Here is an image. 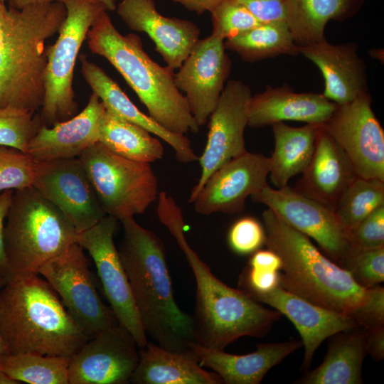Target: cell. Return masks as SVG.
<instances>
[{"instance_id": "6da1fadb", "label": "cell", "mask_w": 384, "mask_h": 384, "mask_svg": "<svg viewBox=\"0 0 384 384\" xmlns=\"http://www.w3.org/2000/svg\"><path fill=\"white\" fill-rule=\"evenodd\" d=\"M121 223L118 252L146 336L170 351L190 350L196 343L193 319L175 300L162 240L134 218Z\"/></svg>"}, {"instance_id": "7a4b0ae2", "label": "cell", "mask_w": 384, "mask_h": 384, "mask_svg": "<svg viewBox=\"0 0 384 384\" xmlns=\"http://www.w3.org/2000/svg\"><path fill=\"white\" fill-rule=\"evenodd\" d=\"M67 15L56 0H39L22 9L0 1V107L36 112L44 97L45 42Z\"/></svg>"}, {"instance_id": "3957f363", "label": "cell", "mask_w": 384, "mask_h": 384, "mask_svg": "<svg viewBox=\"0 0 384 384\" xmlns=\"http://www.w3.org/2000/svg\"><path fill=\"white\" fill-rule=\"evenodd\" d=\"M0 332L11 353L72 357L90 338L38 274L11 278L1 289Z\"/></svg>"}, {"instance_id": "277c9868", "label": "cell", "mask_w": 384, "mask_h": 384, "mask_svg": "<svg viewBox=\"0 0 384 384\" xmlns=\"http://www.w3.org/2000/svg\"><path fill=\"white\" fill-rule=\"evenodd\" d=\"M86 38L90 51L105 58L121 74L156 123L178 134L199 132L185 96L175 84L174 70L154 62L139 36L122 35L104 10Z\"/></svg>"}, {"instance_id": "5b68a950", "label": "cell", "mask_w": 384, "mask_h": 384, "mask_svg": "<svg viewBox=\"0 0 384 384\" xmlns=\"http://www.w3.org/2000/svg\"><path fill=\"white\" fill-rule=\"evenodd\" d=\"M262 218L265 245L282 260L279 285L316 305L351 316L365 299L367 289L272 210H264Z\"/></svg>"}, {"instance_id": "8992f818", "label": "cell", "mask_w": 384, "mask_h": 384, "mask_svg": "<svg viewBox=\"0 0 384 384\" xmlns=\"http://www.w3.org/2000/svg\"><path fill=\"white\" fill-rule=\"evenodd\" d=\"M176 241L196 282L192 316L196 344L222 351L240 337L267 335L282 314L265 308L240 289L232 288L217 278L189 246L185 236Z\"/></svg>"}, {"instance_id": "52a82bcc", "label": "cell", "mask_w": 384, "mask_h": 384, "mask_svg": "<svg viewBox=\"0 0 384 384\" xmlns=\"http://www.w3.org/2000/svg\"><path fill=\"white\" fill-rule=\"evenodd\" d=\"M6 219L7 280L39 274L43 266L77 242L78 233L70 220L33 186L14 191Z\"/></svg>"}, {"instance_id": "ba28073f", "label": "cell", "mask_w": 384, "mask_h": 384, "mask_svg": "<svg viewBox=\"0 0 384 384\" xmlns=\"http://www.w3.org/2000/svg\"><path fill=\"white\" fill-rule=\"evenodd\" d=\"M67 15L53 45L46 46L44 97L40 112L43 124L52 127L77 114L73 73L79 50L92 24L105 9L95 0H56ZM106 11V10H105Z\"/></svg>"}, {"instance_id": "9c48e42d", "label": "cell", "mask_w": 384, "mask_h": 384, "mask_svg": "<svg viewBox=\"0 0 384 384\" xmlns=\"http://www.w3.org/2000/svg\"><path fill=\"white\" fill-rule=\"evenodd\" d=\"M79 159L107 215L120 221L134 218L157 200L159 181L151 164L120 156L98 142Z\"/></svg>"}, {"instance_id": "30bf717a", "label": "cell", "mask_w": 384, "mask_h": 384, "mask_svg": "<svg viewBox=\"0 0 384 384\" xmlns=\"http://www.w3.org/2000/svg\"><path fill=\"white\" fill-rule=\"evenodd\" d=\"M251 198L267 206L294 229L314 240L326 255L341 267L357 250L334 210L294 187L287 185L273 188L267 185Z\"/></svg>"}, {"instance_id": "8fae6325", "label": "cell", "mask_w": 384, "mask_h": 384, "mask_svg": "<svg viewBox=\"0 0 384 384\" xmlns=\"http://www.w3.org/2000/svg\"><path fill=\"white\" fill-rule=\"evenodd\" d=\"M38 274L52 286L90 338L119 324L110 306L97 294L87 259L78 242L43 266Z\"/></svg>"}, {"instance_id": "7c38bea8", "label": "cell", "mask_w": 384, "mask_h": 384, "mask_svg": "<svg viewBox=\"0 0 384 384\" xmlns=\"http://www.w3.org/2000/svg\"><path fill=\"white\" fill-rule=\"evenodd\" d=\"M118 220L106 215L90 228L78 234L77 242L92 258L105 297L119 324L134 336L139 346L147 343L128 278L114 235Z\"/></svg>"}, {"instance_id": "4fadbf2b", "label": "cell", "mask_w": 384, "mask_h": 384, "mask_svg": "<svg viewBox=\"0 0 384 384\" xmlns=\"http://www.w3.org/2000/svg\"><path fill=\"white\" fill-rule=\"evenodd\" d=\"M371 102L368 92L337 105L321 126L342 148L358 176L384 181V131Z\"/></svg>"}, {"instance_id": "5bb4252c", "label": "cell", "mask_w": 384, "mask_h": 384, "mask_svg": "<svg viewBox=\"0 0 384 384\" xmlns=\"http://www.w3.org/2000/svg\"><path fill=\"white\" fill-rule=\"evenodd\" d=\"M252 96L250 87L240 80H229L224 87L208 121L206 144L198 159L201 173L191 190L190 203L216 169L247 151L244 133Z\"/></svg>"}, {"instance_id": "9a60e30c", "label": "cell", "mask_w": 384, "mask_h": 384, "mask_svg": "<svg viewBox=\"0 0 384 384\" xmlns=\"http://www.w3.org/2000/svg\"><path fill=\"white\" fill-rule=\"evenodd\" d=\"M32 186L67 216L78 233L107 215L79 157L37 161Z\"/></svg>"}, {"instance_id": "2e32d148", "label": "cell", "mask_w": 384, "mask_h": 384, "mask_svg": "<svg viewBox=\"0 0 384 384\" xmlns=\"http://www.w3.org/2000/svg\"><path fill=\"white\" fill-rule=\"evenodd\" d=\"M139 346L118 324L89 338L68 366L69 384H127L138 364Z\"/></svg>"}, {"instance_id": "e0dca14e", "label": "cell", "mask_w": 384, "mask_h": 384, "mask_svg": "<svg viewBox=\"0 0 384 384\" xmlns=\"http://www.w3.org/2000/svg\"><path fill=\"white\" fill-rule=\"evenodd\" d=\"M230 68L224 40L211 34L198 41L174 73L175 84L199 127L208 122L215 108Z\"/></svg>"}, {"instance_id": "ac0fdd59", "label": "cell", "mask_w": 384, "mask_h": 384, "mask_svg": "<svg viewBox=\"0 0 384 384\" xmlns=\"http://www.w3.org/2000/svg\"><path fill=\"white\" fill-rule=\"evenodd\" d=\"M270 157L245 151L216 169L192 202L196 213L235 214L242 212L249 196L267 184Z\"/></svg>"}, {"instance_id": "d6986e66", "label": "cell", "mask_w": 384, "mask_h": 384, "mask_svg": "<svg viewBox=\"0 0 384 384\" xmlns=\"http://www.w3.org/2000/svg\"><path fill=\"white\" fill-rule=\"evenodd\" d=\"M116 9L128 28L148 35L173 70L181 66L200 39V29L194 23L162 16L154 0H122Z\"/></svg>"}, {"instance_id": "ffe728a7", "label": "cell", "mask_w": 384, "mask_h": 384, "mask_svg": "<svg viewBox=\"0 0 384 384\" xmlns=\"http://www.w3.org/2000/svg\"><path fill=\"white\" fill-rule=\"evenodd\" d=\"M250 297L273 307L294 325L304 347L301 368L305 371L309 369L316 350L326 338L358 326L351 316L316 305L279 285L268 292Z\"/></svg>"}, {"instance_id": "44dd1931", "label": "cell", "mask_w": 384, "mask_h": 384, "mask_svg": "<svg viewBox=\"0 0 384 384\" xmlns=\"http://www.w3.org/2000/svg\"><path fill=\"white\" fill-rule=\"evenodd\" d=\"M105 110L94 92L85 107L70 119L52 127L42 124L28 145V152L38 162L79 157L98 142V127Z\"/></svg>"}, {"instance_id": "7402d4cb", "label": "cell", "mask_w": 384, "mask_h": 384, "mask_svg": "<svg viewBox=\"0 0 384 384\" xmlns=\"http://www.w3.org/2000/svg\"><path fill=\"white\" fill-rule=\"evenodd\" d=\"M299 52L314 62L324 79L323 95L336 105H343L368 92L366 65L353 43L332 45L321 42L298 46Z\"/></svg>"}, {"instance_id": "603a6c76", "label": "cell", "mask_w": 384, "mask_h": 384, "mask_svg": "<svg viewBox=\"0 0 384 384\" xmlns=\"http://www.w3.org/2000/svg\"><path fill=\"white\" fill-rule=\"evenodd\" d=\"M336 105L323 94L294 92L286 85L267 87L263 92L252 96L247 126L260 128L285 120L323 125L330 119Z\"/></svg>"}, {"instance_id": "cb8c5ba5", "label": "cell", "mask_w": 384, "mask_h": 384, "mask_svg": "<svg viewBox=\"0 0 384 384\" xmlns=\"http://www.w3.org/2000/svg\"><path fill=\"white\" fill-rule=\"evenodd\" d=\"M357 176L342 148L319 125L313 156L294 188L334 209L338 197Z\"/></svg>"}, {"instance_id": "d4e9b609", "label": "cell", "mask_w": 384, "mask_h": 384, "mask_svg": "<svg viewBox=\"0 0 384 384\" xmlns=\"http://www.w3.org/2000/svg\"><path fill=\"white\" fill-rule=\"evenodd\" d=\"M79 59L82 77L107 110L164 140L172 147L180 162L188 164L198 161V157L186 135L171 132L160 126L142 112L102 68L89 61L84 54H81Z\"/></svg>"}, {"instance_id": "484cf974", "label": "cell", "mask_w": 384, "mask_h": 384, "mask_svg": "<svg viewBox=\"0 0 384 384\" xmlns=\"http://www.w3.org/2000/svg\"><path fill=\"white\" fill-rule=\"evenodd\" d=\"M303 346L302 340L257 344V350L235 355L211 350L196 343L191 348L201 366L216 373L225 384H259L267 372Z\"/></svg>"}, {"instance_id": "4316f807", "label": "cell", "mask_w": 384, "mask_h": 384, "mask_svg": "<svg viewBox=\"0 0 384 384\" xmlns=\"http://www.w3.org/2000/svg\"><path fill=\"white\" fill-rule=\"evenodd\" d=\"M129 383L223 384V381L214 371L202 368L192 348L173 351L147 341L139 348V362Z\"/></svg>"}, {"instance_id": "83f0119b", "label": "cell", "mask_w": 384, "mask_h": 384, "mask_svg": "<svg viewBox=\"0 0 384 384\" xmlns=\"http://www.w3.org/2000/svg\"><path fill=\"white\" fill-rule=\"evenodd\" d=\"M319 366L297 383L302 384H360L366 356L363 328L356 326L334 335Z\"/></svg>"}, {"instance_id": "f1b7e54d", "label": "cell", "mask_w": 384, "mask_h": 384, "mask_svg": "<svg viewBox=\"0 0 384 384\" xmlns=\"http://www.w3.org/2000/svg\"><path fill=\"white\" fill-rule=\"evenodd\" d=\"M271 126L274 149L270 157L269 176L275 188H279L307 168L314 154L319 125L306 124L294 127L279 122Z\"/></svg>"}, {"instance_id": "f546056e", "label": "cell", "mask_w": 384, "mask_h": 384, "mask_svg": "<svg viewBox=\"0 0 384 384\" xmlns=\"http://www.w3.org/2000/svg\"><path fill=\"white\" fill-rule=\"evenodd\" d=\"M363 0H284L287 23L298 46L325 40L329 20L343 21L353 15Z\"/></svg>"}, {"instance_id": "4dcf8cb0", "label": "cell", "mask_w": 384, "mask_h": 384, "mask_svg": "<svg viewBox=\"0 0 384 384\" xmlns=\"http://www.w3.org/2000/svg\"><path fill=\"white\" fill-rule=\"evenodd\" d=\"M98 142L115 154L139 162L152 164L164 154L161 142L149 132L106 108L99 122Z\"/></svg>"}, {"instance_id": "1f68e13d", "label": "cell", "mask_w": 384, "mask_h": 384, "mask_svg": "<svg viewBox=\"0 0 384 384\" xmlns=\"http://www.w3.org/2000/svg\"><path fill=\"white\" fill-rule=\"evenodd\" d=\"M224 45L225 49L237 53L247 62L282 54L297 55L299 53L285 21L260 23L240 35L225 40Z\"/></svg>"}, {"instance_id": "d6a6232c", "label": "cell", "mask_w": 384, "mask_h": 384, "mask_svg": "<svg viewBox=\"0 0 384 384\" xmlns=\"http://www.w3.org/2000/svg\"><path fill=\"white\" fill-rule=\"evenodd\" d=\"M70 358L31 353H7L0 356V368L20 383L69 384Z\"/></svg>"}, {"instance_id": "836d02e7", "label": "cell", "mask_w": 384, "mask_h": 384, "mask_svg": "<svg viewBox=\"0 0 384 384\" xmlns=\"http://www.w3.org/2000/svg\"><path fill=\"white\" fill-rule=\"evenodd\" d=\"M384 206V181L357 176L337 199L334 210L349 233L368 215Z\"/></svg>"}, {"instance_id": "e575fe53", "label": "cell", "mask_w": 384, "mask_h": 384, "mask_svg": "<svg viewBox=\"0 0 384 384\" xmlns=\"http://www.w3.org/2000/svg\"><path fill=\"white\" fill-rule=\"evenodd\" d=\"M42 124L40 113L16 107H0V146L28 154L29 143Z\"/></svg>"}, {"instance_id": "d590c367", "label": "cell", "mask_w": 384, "mask_h": 384, "mask_svg": "<svg viewBox=\"0 0 384 384\" xmlns=\"http://www.w3.org/2000/svg\"><path fill=\"white\" fill-rule=\"evenodd\" d=\"M37 161L16 149L0 146V192L33 186Z\"/></svg>"}, {"instance_id": "8d00e7d4", "label": "cell", "mask_w": 384, "mask_h": 384, "mask_svg": "<svg viewBox=\"0 0 384 384\" xmlns=\"http://www.w3.org/2000/svg\"><path fill=\"white\" fill-rule=\"evenodd\" d=\"M212 34L227 40L260 24L237 0H223L211 11Z\"/></svg>"}, {"instance_id": "74e56055", "label": "cell", "mask_w": 384, "mask_h": 384, "mask_svg": "<svg viewBox=\"0 0 384 384\" xmlns=\"http://www.w3.org/2000/svg\"><path fill=\"white\" fill-rule=\"evenodd\" d=\"M343 268L354 281L365 289L384 281V246L372 249H358L347 260Z\"/></svg>"}, {"instance_id": "f35d334b", "label": "cell", "mask_w": 384, "mask_h": 384, "mask_svg": "<svg viewBox=\"0 0 384 384\" xmlns=\"http://www.w3.org/2000/svg\"><path fill=\"white\" fill-rule=\"evenodd\" d=\"M264 226L252 217H243L235 221L228 234L231 250L241 255L252 254L265 244Z\"/></svg>"}, {"instance_id": "ab89813d", "label": "cell", "mask_w": 384, "mask_h": 384, "mask_svg": "<svg viewBox=\"0 0 384 384\" xmlns=\"http://www.w3.org/2000/svg\"><path fill=\"white\" fill-rule=\"evenodd\" d=\"M356 249H372L384 246V206L375 210L350 232Z\"/></svg>"}, {"instance_id": "60d3db41", "label": "cell", "mask_w": 384, "mask_h": 384, "mask_svg": "<svg viewBox=\"0 0 384 384\" xmlns=\"http://www.w3.org/2000/svg\"><path fill=\"white\" fill-rule=\"evenodd\" d=\"M351 316L363 329L384 326V288L380 284L369 287L363 302Z\"/></svg>"}, {"instance_id": "b9f144b4", "label": "cell", "mask_w": 384, "mask_h": 384, "mask_svg": "<svg viewBox=\"0 0 384 384\" xmlns=\"http://www.w3.org/2000/svg\"><path fill=\"white\" fill-rule=\"evenodd\" d=\"M260 23L287 22L284 0H237Z\"/></svg>"}, {"instance_id": "7bdbcfd3", "label": "cell", "mask_w": 384, "mask_h": 384, "mask_svg": "<svg viewBox=\"0 0 384 384\" xmlns=\"http://www.w3.org/2000/svg\"><path fill=\"white\" fill-rule=\"evenodd\" d=\"M13 194V190H5L0 193V276L6 281L9 272L4 245V220L11 204Z\"/></svg>"}, {"instance_id": "ee69618b", "label": "cell", "mask_w": 384, "mask_h": 384, "mask_svg": "<svg viewBox=\"0 0 384 384\" xmlns=\"http://www.w3.org/2000/svg\"><path fill=\"white\" fill-rule=\"evenodd\" d=\"M363 331L366 355H370L375 361H380L384 358V326Z\"/></svg>"}, {"instance_id": "f6af8a7d", "label": "cell", "mask_w": 384, "mask_h": 384, "mask_svg": "<svg viewBox=\"0 0 384 384\" xmlns=\"http://www.w3.org/2000/svg\"><path fill=\"white\" fill-rule=\"evenodd\" d=\"M247 266L259 270L279 272L282 260L274 252L270 249L258 250L252 253Z\"/></svg>"}, {"instance_id": "bcb514c9", "label": "cell", "mask_w": 384, "mask_h": 384, "mask_svg": "<svg viewBox=\"0 0 384 384\" xmlns=\"http://www.w3.org/2000/svg\"><path fill=\"white\" fill-rule=\"evenodd\" d=\"M178 3L189 11L201 14L206 11H211L223 0H171Z\"/></svg>"}, {"instance_id": "7dc6e473", "label": "cell", "mask_w": 384, "mask_h": 384, "mask_svg": "<svg viewBox=\"0 0 384 384\" xmlns=\"http://www.w3.org/2000/svg\"><path fill=\"white\" fill-rule=\"evenodd\" d=\"M39 0H6L9 6L16 9H22L25 6Z\"/></svg>"}, {"instance_id": "c3c4849f", "label": "cell", "mask_w": 384, "mask_h": 384, "mask_svg": "<svg viewBox=\"0 0 384 384\" xmlns=\"http://www.w3.org/2000/svg\"><path fill=\"white\" fill-rule=\"evenodd\" d=\"M0 384H20V383L11 378L0 368Z\"/></svg>"}, {"instance_id": "681fc988", "label": "cell", "mask_w": 384, "mask_h": 384, "mask_svg": "<svg viewBox=\"0 0 384 384\" xmlns=\"http://www.w3.org/2000/svg\"><path fill=\"white\" fill-rule=\"evenodd\" d=\"M100 2L106 11H113L116 9L115 0H95Z\"/></svg>"}, {"instance_id": "f907efd6", "label": "cell", "mask_w": 384, "mask_h": 384, "mask_svg": "<svg viewBox=\"0 0 384 384\" xmlns=\"http://www.w3.org/2000/svg\"><path fill=\"white\" fill-rule=\"evenodd\" d=\"M0 295H1V291H0ZM7 353H9L8 348L4 343V341L0 332V356Z\"/></svg>"}, {"instance_id": "816d5d0a", "label": "cell", "mask_w": 384, "mask_h": 384, "mask_svg": "<svg viewBox=\"0 0 384 384\" xmlns=\"http://www.w3.org/2000/svg\"><path fill=\"white\" fill-rule=\"evenodd\" d=\"M7 281L0 276V289L3 288L6 284Z\"/></svg>"}, {"instance_id": "f5cc1de1", "label": "cell", "mask_w": 384, "mask_h": 384, "mask_svg": "<svg viewBox=\"0 0 384 384\" xmlns=\"http://www.w3.org/2000/svg\"><path fill=\"white\" fill-rule=\"evenodd\" d=\"M1 2L2 3H5L6 1V0H0Z\"/></svg>"}]
</instances>
